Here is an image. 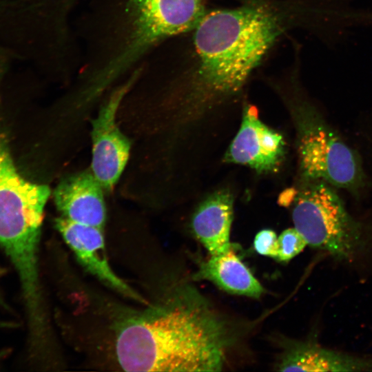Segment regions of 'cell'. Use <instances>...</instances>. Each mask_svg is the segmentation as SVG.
<instances>
[{"mask_svg": "<svg viewBox=\"0 0 372 372\" xmlns=\"http://www.w3.org/2000/svg\"><path fill=\"white\" fill-rule=\"evenodd\" d=\"M194 278L209 280L230 293L255 298H259L264 291L261 284L232 247L200 262Z\"/></svg>", "mask_w": 372, "mask_h": 372, "instance_id": "obj_13", "label": "cell"}, {"mask_svg": "<svg viewBox=\"0 0 372 372\" xmlns=\"http://www.w3.org/2000/svg\"><path fill=\"white\" fill-rule=\"evenodd\" d=\"M205 14L203 0H92L76 25L80 79L90 92L103 89Z\"/></svg>", "mask_w": 372, "mask_h": 372, "instance_id": "obj_1", "label": "cell"}, {"mask_svg": "<svg viewBox=\"0 0 372 372\" xmlns=\"http://www.w3.org/2000/svg\"><path fill=\"white\" fill-rule=\"evenodd\" d=\"M234 336L195 289L185 287L151 316L128 321L115 352L127 371H220Z\"/></svg>", "mask_w": 372, "mask_h": 372, "instance_id": "obj_2", "label": "cell"}, {"mask_svg": "<svg viewBox=\"0 0 372 372\" xmlns=\"http://www.w3.org/2000/svg\"><path fill=\"white\" fill-rule=\"evenodd\" d=\"M4 273H5L4 268L0 266V278L3 275ZM0 303L3 304V300H2L1 295H0Z\"/></svg>", "mask_w": 372, "mask_h": 372, "instance_id": "obj_16", "label": "cell"}, {"mask_svg": "<svg viewBox=\"0 0 372 372\" xmlns=\"http://www.w3.org/2000/svg\"><path fill=\"white\" fill-rule=\"evenodd\" d=\"M254 247L259 254L277 258L278 242L276 234L271 229H262L255 236Z\"/></svg>", "mask_w": 372, "mask_h": 372, "instance_id": "obj_15", "label": "cell"}, {"mask_svg": "<svg viewBox=\"0 0 372 372\" xmlns=\"http://www.w3.org/2000/svg\"><path fill=\"white\" fill-rule=\"evenodd\" d=\"M50 190L25 179L18 172L8 141L0 133V247L17 273L23 298L39 300L43 294L39 248L44 208Z\"/></svg>", "mask_w": 372, "mask_h": 372, "instance_id": "obj_4", "label": "cell"}, {"mask_svg": "<svg viewBox=\"0 0 372 372\" xmlns=\"http://www.w3.org/2000/svg\"><path fill=\"white\" fill-rule=\"evenodd\" d=\"M54 225L78 261L88 272L125 297L147 303L112 270L106 254L103 228L76 223L61 216L55 219Z\"/></svg>", "mask_w": 372, "mask_h": 372, "instance_id": "obj_8", "label": "cell"}, {"mask_svg": "<svg viewBox=\"0 0 372 372\" xmlns=\"http://www.w3.org/2000/svg\"><path fill=\"white\" fill-rule=\"evenodd\" d=\"M103 189L92 171L62 179L53 195L61 216L72 221L104 228L106 209Z\"/></svg>", "mask_w": 372, "mask_h": 372, "instance_id": "obj_10", "label": "cell"}, {"mask_svg": "<svg viewBox=\"0 0 372 372\" xmlns=\"http://www.w3.org/2000/svg\"><path fill=\"white\" fill-rule=\"evenodd\" d=\"M278 242L276 259L285 262L298 255L308 245L304 236L295 227L284 230L278 236Z\"/></svg>", "mask_w": 372, "mask_h": 372, "instance_id": "obj_14", "label": "cell"}, {"mask_svg": "<svg viewBox=\"0 0 372 372\" xmlns=\"http://www.w3.org/2000/svg\"><path fill=\"white\" fill-rule=\"evenodd\" d=\"M233 203V196L228 190L218 191L203 201L193 215L194 234L211 256L232 247L229 236Z\"/></svg>", "mask_w": 372, "mask_h": 372, "instance_id": "obj_12", "label": "cell"}, {"mask_svg": "<svg viewBox=\"0 0 372 372\" xmlns=\"http://www.w3.org/2000/svg\"><path fill=\"white\" fill-rule=\"evenodd\" d=\"M285 152L282 136L261 122L254 107H248L224 161L247 165L258 172H273L280 166Z\"/></svg>", "mask_w": 372, "mask_h": 372, "instance_id": "obj_9", "label": "cell"}, {"mask_svg": "<svg viewBox=\"0 0 372 372\" xmlns=\"http://www.w3.org/2000/svg\"><path fill=\"white\" fill-rule=\"evenodd\" d=\"M293 203L294 227L310 247L339 262L353 261L364 247L362 224L348 212L333 186L305 180Z\"/></svg>", "mask_w": 372, "mask_h": 372, "instance_id": "obj_5", "label": "cell"}, {"mask_svg": "<svg viewBox=\"0 0 372 372\" xmlns=\"http://www.w3.org/2000/svg\"><path fill=\"white\" fill-rule=\"evenodd\" d=\"M285 344L276 365L280 371H372V358L327 349L311 340Z\"/></svg>", "mask_w": 372, "mask_h": 372, "instance_id": "obj_11", "label": "cell"}, {"mask_svg": "<svg viewBox=\"0 0 372 372\" xmlns=\"http://www.w3.org/2000/svg\"><path fill=\"white\" fill-rule=\"evenodd\" d=\"M141 71L140 65L124 83L112 92L97 117L92 121L91 171L106 192L112 190L129 158L130 143L116 123V113Z\"/></svg>", "mask_w": 372, "mask_h": 372, "instance_id": "obj_7", "label": "cell"}, {"mask_svg": "<svg viewBox=\"0 0 372 372\" xmlns=\"http://www.w3.org/2000/svg\"><path fill=\"white\" fill-rule=\"evenodd\" d=\"M280 30L276 14L262 4L206 13L193 36L198 92L214 96L238 90Z\"/></svg>", "mask_w": 372, "mask_h": 372, "instance_id": "obj_3", "label": "cell"}, {"mask_svg": "<svg viewBox=\"0 0 372 372\" xmlns=\"http://www.w3.org/2000/svg\"><path fill=\"white\" fill-rule=\"evenodd\" d=\"M298 148L304 180H322L354 195L366 185V176L357 152L313 107L298 110Z\"/></svg>", "mask_w": 372, "mask_h": 372, "instance_id": "obj_6", "label": "cell"}]
</instances>
